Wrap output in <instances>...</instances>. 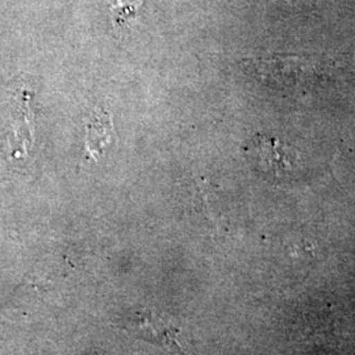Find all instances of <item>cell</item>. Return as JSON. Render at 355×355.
<instances>
[{
  "mask_svg": "<svg viewBox=\"0 0 355 355\" xmlns=\"http://www.w3.org/2000/svg\"><path fill=\"white\" fill-rule=\"evenodd\" d=\"M141 4L142 0H112L110 6V12L114 28L120 31L130 28L137 19Z\"/></svg>",
  "mask_w": 355,
  "mask_h": 355,
  "instance_id": "cell-5",
  "label": "cell"
},
{
  "mask_svg": "<svg viewBox=\"0 0 355 355\" xmlns=\"http://www.w3.org/2000/svg\"><path fill=\"white\" fill-rule=\"evenodd\" d=\"M261 76L282 89H311L328 78L324 62L296 55H280L263 60L258 69Z\"/></svg>",
  "mask_w": 355,
  "mask_h": 355,
  "instance_id": "cell-1",
  "label": "cell"
},
{
  "mask_svg": "<svg viewBox=\"0 0 355 355\" xmlns=\"http://www.w3.org/2000/svg\"><path fill=\"white\" fill-rule=\"evenodd\" d=\"M135 337L171 352H183L180 330L174 321L152 311L137 312L123 325Z\"/></svg>",
  "mask_w": 355,
  "mask_h": 355,
  "instance_id": "cell-2",
  "label": "cell"
},
{
  "mask_svg": "<svg viewBox=\"0 0 355 355\" xmlns=\"http://www.w3.org/2000/svg\"><path fill=\"white\" fill-rule=\"evenodd\" d=\"M87 135H86V146L87 152L95 157L102 153L103 148L110 144L114 132L112 117L107 112H94L91 121L87 123Z\"/></svg>",
  "mask_w": 355,
  "mask_h": 355,
  "instance_id": "cell-4",
  "label": "cell"
},
{
  "mask_svg": "<svg viewBox=\"0 0 355 355\" xmlns=\"http://www.w3.org/2000/svg\"><path fill=\"white\" fill-rule=\"evenodd\" d=\"M253 152L259 168L279 179L291 177L300 166L299 153L279 141L261 137L254 142Z\"/></svg>",
  "mask_w": 355,
  "mask_h": 355,
  "instance_id": "cell-3",
  "label": "cell"
}]
</instances>
